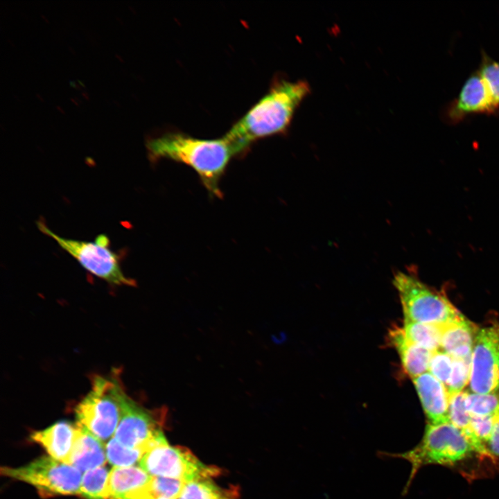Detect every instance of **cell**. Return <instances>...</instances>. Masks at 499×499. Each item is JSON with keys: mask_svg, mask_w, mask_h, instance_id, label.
I'll return each mask as SVG.
<instances>
[{"mask_svg": "<svg viewBox=\"0 0 499 499\" xmlns=\"http://www.w3.org/2000/svg\"><path fill=\"white\" fill-rule=\"evenodd\" d=\"M310 93V86L304 80H276L225 135L236 155L258 139L286 132L296 110Z\"/></svg>", "mask_w": 499, "mask_h": 499, "instance_id": "6da1fadb", "label": "cell"}, {"mask_svg": "<svg viewBox=\"0 0 499 499\" xmlns=\"http://www.w3.org/2000/svg\"><path fill=\"white\" fill-rule=\"evenodd\" d=\"M383 456L400 458L410 464L411 469L403 493L408 492L413 479L423 466L441 465L459 471L467 477L478 476L475 470L480 464L495 462V457L480 450L459 428L450 421L427 423L420 442L403 453H388Z\"/></svg>", "mask_w": 499, "mask_h": 499, "instance_id": "7a4b0ae2", "label": "cell"}, {"mask_svg": "<svg viewBox=\"0 0 499 499\" xmlns=\"http://www.w3.org/2000/svg\"><path fill=\"white\" fill-rule=\"evenodd\" d=\"M151 161L165 158L191 167L210 194L221 196L220 182L236 151L224 136L203 139L181 132H167L146 143Z\"/></svg>", "mask_w": 499, "mask_h": 499, "instance_id": "3957f363", "label": "cell"}, {"mask_svg": "<svg viewBox=\"0 0 499 499\" xmlns=\"http://www.w3.org/2000/svg\"><path fill=\"white\" fill-rule=\"evenodd\" d=\"M393 284L405 321L445 324L464 316L444 293L422 282L410 271L396 272Z\"/></svg>", "mask_w": 499, "mask_h": 499, "instance_id": "277c9868", "label": "cell"}, {"mask_svg": "<svg viewBox=\"0 0 499 499\" xmlns=\"http://www.w3.org/2000/svg\"><path fill=\"white\" fill-rule=\"evenodd\" d=\"M125 392L116 376H96L89 393L75 409L77 423L103 441L113 437L121 419Z\"/></svg>", "mask_w": 499, "mask_h": 499, "instance_id": "5b68a950", "label": "cell"}, {"mask_svg": "<svg viewBox=\"0 0 499 499\" xmlns=\"http://www.w3.org/2000/svg\"><path fill=\"white\" fill-rule=\"evenodd\" d=\"M37 226L92 274L117 286L134 285V280L123 274L120 257L110 248V240L105 234L98 235L94 242L82 241L58 236L41 220L37 222Z\"/></svg>", "mask_w": 499, "mask_h": 499, "instance_id": "8992f818", "label": "cell"}, {"mask_svg": "<svg viewBox=\"0 0 499 499\" xmlns=\"http://www.w3.org/2000/svg\"><path fill=\"white\" fill-rule=\"evenodd\" d=\"M139 464L152 477L185 482L211 478L221 473L219 468L203 464L189 449L170 446L165 436L145 453Z\"/></svg>", "mask_w": 499, "mask_h": 499, "instance_id": "52a82bcc", "label": "cell"}, {"mask_svg": "<svg viewBox=\"0 0 499 499\" xmlns=\"http://www.w3.org/2000/svg\"><path fill=\"white\" fill-rule=\"evenodd\" d=\"M1 473L31 484L44 496L80 494L81 472L51 457L43 456L20 467H2Z\"/></svg>", "mask_w": 499, "mask_h": 499, "instance_id": "ba28073f", "label": "cell"}, {"mask_svg": "<svg viewBox=\"0 0 499 499\" xmlns=\"http://www.w3.org/2000/svg\"><path fill=\"white\" fill-rule=\"evenodd\" d=\"M121 419L113 436L128 448L149 450L164 435L161 414L139 405L125 392L121 400Z\"/></svg>", "mask_w": 499, "mask_h": 499, "instance_id": "9c48e42d", "label": "cell"}, {"mask_svg": "<svg viewBox=\"0 0 499 499\" xmlns=\"http://www.w3.org/2000/svg\"><path fill=\"white\" fill-rule=\"evenodd\" d=\"M472 392H499V324L479 329L471 358Z\"/></svg>", "mask_w": 499, "mask_h": 499, "instance_id": "30bf717a", "label": "cell"}, {"mask_svg": "<svg viewBox=\"0 0 499 499\" xmlns=\"http://www.w3.org/2000/svg\"><path fill=\"white\" fill-rule=\"evenodd\" d=\"M499 107L493 102L478 71L465 81L458 96L448 105L446 116L453 123L471 114H493Z\"/></svg>", "mask_w": 499, "mask_h": 499, "instance_id": "8fae6325", "label": "cell"}, {"mask_svg": "<svg viewBox=\"0 0 499 499\" xmlns=\"http://www.w3.org/2000/svg\"><path fill=\"white\" fill-rule=\"evenodd\" d=\"M428 423L449 421V394L444 384L429 372L412 379Z\"/></svg>", "mask_w": 499, "mask_h": 499, "instance_id": "7c38bea8", "label": "cell"}, {"mask_svg": "<svg viewBox=\"0 0 499 499\" xmlns=\"http://www.w3.org/2000/svg\"><path fill=\"white\" fill-rule=\"evenodd\" d=\"M78 430L77 424L59 421L42 430L34 432L30 439L43 446L52 458L70 464Z\"/></svg>", "mask_w": 499, "mask_h": 499, "instance_id": "4fadbf2b", "label": "cell"}, {"mask_svg": "<svg viewBox=\"0 0 499 499\" xmlns=\"http://www.w3.org/2000/svg\"><path fill=\"white\" fill-rule=\"evenodd\" d=\"M152 477L140 466L113 467L110 473V499H139L150 490Z\"/></svg>", "mask_w": 499, "mask_h": 499, "instance_id": "5bb4252c", "label": "cell"}, {"mask_svg": "<svg viewBox=\"0 0 499 499\" xmlns=\"http://www.w3.org/2000/svg\"><path fill=\"white\" fill-rule=\"evenodd\" d=\"M388 341L398 352L404 371L412 379L428 371L434 352L408 339L402 327H392L389 330Z\"/></svg>", "mask_w": 499, "mask_h": 499, "instance_id": "9a60e30c", "label": "cell"}, {"mask_svg": "<svg viewBox=\"0 0 499 499\" xmlns=\"http://www.w3.org/2000/svg\"><path fill=\"white\" fill-rule=\"evenodd\" d=\"M479 329L464 316L443 325L441 350L453 358L471 360Z\"/></svg>", "mask_w": 499, "mask_h": 499, "instance_id": "2e32d148", "label": "cell"}, {"mask_svg": "<svg viewBox=\"0 0 499 499\" xmlns=\"http://www.w3.org/2000/svg\"><path fill=\"white\" fill-rule=\"evenodd\" d=\"M78 430L70 459V465L80 472H86L105 465L107 462L103 441L85 428L78 424Z\"/></svg>", "mask_w": 499, "mask_h": 499, "instance_id": "e0dca14e", "label": "cell"}, {"mask_svg": "<svg viewBox=\"0 0 499 499\" xmlns=\"http://www.w3.org/2000/svg\"><path fill=\"white\" fill-rule=\"evenodd\" d=\"M237 487H222L211 478L186 482L177 499H239Z\"/></svg>", "mask_w": 499, "mask_h": 499, "instance_id": "ac0fdd59", "label": "cell"}, {"mask_svg": "<svg viewBox=\"0 0 499 499\" xmlns=\"http://www.w3.org/2000/svg\"><path fill=\"white\" fill-rule=\"evenodd\" d=\"M444 324L404 320L402 327L405 335L415 344L430 351L441 350V336Z\"/></svg>", "mask_w": 499, "mask_h": 499, "instance_id": "d6986e66", "label": "cell"}, {"mask_svg": "<svg viewBox=\"0 0 499 499\" xmlns=\"http://www.w3.org/2000/svg\"><path fill=\"white\" fill-rule=\"evenodd\" d=\"M110 473L104 466L85 472L79 495L84 499H110Z\"/></svg>", "mask_w": 499, "mask_h": 499, "instance_id": "ffe728a7", "label": "cell"}, {"mask_svg": "<svg viewBox=\"0 0 499 499\" xmlns=\"http://www.w3.org/2000/svg\"><path fill=\"white\" fill-rule=\"evenodd\" d=\"M107 461L114 467L134 466L147 451L142 448H128L112 437L105 445Z\"/></svg>", "mask_w": 499, "mask_h": 499, "instance_id": "44dd1931", "label": "cell"}, {"mask_svg": "<svg viewBox=\"0 0 499 499\" xmlns=\"http://www.w3.org/2000/svg\"><path fill=\"white\" fill-rule=\"evenodd\" d=\"M465 403L471 417H495L499 413V392L488 394L468 392Z\"/></svg>", "mask_w": 499, "mask_h": 499, "instance_id": "7402d4cb", "label": "cell"}, {"mask_svg": "<svg viewBox=\"0 0 499 499\" xmlns=\"http://www.w3.org/2000/svg\"><path fill=\"white\" fill-rule=\"evenodd\" d=\"M466 391L449 394L448 419L449 421L465 434L469 430L471 415L466 408Z\"/></svg>", "mask_w": 499, "mask_h": 499, "instance_id": "603a6c76", "label": "cell"}, {"mask_svg": "<svg viewBox=\"0 0 499 499\" xmlns=\"http://www.w3.org/2000/svg\"><path fill=\"white\" fill-rule=\"evenodd\" d=\"M489 92L499 107V62L492 60L484 53L478 70Z\"/></svg>", "mask_w": 499, "mask_h": 499, "instance_id": "cb8c5ba5", "label": "cell"}, {"mask_svg": "<svg viewBox=\"0 0 499 499\" xmlns=\"http://www.w3.org/2000/svg\"><path fill=\"white\" fill-rule=\"evenodd\" d=\"M471 360L453 358L450 378L445 385L449 394L463 391L469 383Z\"/></svg>", "mask_w": 499, "mask_h": 499, "instance_id": "d4e9b609", "label": "cell"}, {"mask_svg": "<svg viewBox=\"0 0 499 499\" xmlns=\"http://www.w3.org/2000/svg\"><path fill=\"white\" fill-rule=\"evenodd\" d=\"M186 482L174 478L152 477L150 490L153 494L169 499H177Z\"/></svg>", "mask_w": 499, "mask_h": 499, "instance_id": "484cf974", "label": "cell"}, {"mask_svg": "<svg viewBox=\"0 0 499 499\" xmlns=\"http://www.w3.org/2000/svg\"><path fill=\"white\" fill-rule=\"evenodd\" d=\"M453 358L442 350H438L432 353L428 371L435 378L446 385L450 378Z\"/></svg>", "mask_w": 499, "mask_h": 499, "instance_id": "4316f807", "label": "cell"}, {"mask_svg": "<svg viewBox=\"0 0 499 499\" xmlns=\"http://www.w3.org/2000/svg\"><path fill=\"white\" fill-rule=\"evenodd\" d=\"M487 448L493 456L499 457V413L494 417L493 426L487 443Z\"/></svg>", "mask_w": 499, "mask_h": 499, "instance_id": "83f0119b", "label": "cell"}, {"mask_svg": "<svg viewBox=\"0 0 499 499\" xmlns=\"http://www.w3.org/2000/svg\"><path fill=\"white\" fill-rule=\"evenodd\" d=\"M141 499H169L167 498L161 497V496H157L152 493V492H150L148 494H146L145 496L143 497Z\"/></svg>", "mask_w": 499, "mask_h": 499, "instance_id": "f1b7e54d", "label": "cell"}]
</instances>
